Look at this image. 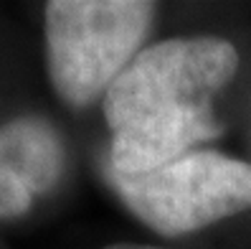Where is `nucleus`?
<instances>
[{
  "label": "nucleus",
  "mask_w": 251,
  "mask_h": 249,
  "mask_svg": "<svg viewBox=\"0 0 251 249\" xmlns=\"http://www.w3.org/2000/svg\"><path fill=\"white\" fill-rule=\"evenodd\" d=\"M104 249H160V247H147V244H112Z\"/></svg>",
  "instance_id": "5"
},
{
  "label": "nucleus",
  "mask_w": 251,
  "mask_h": 249,
  "mask_svg": "<svg viewBox=\"0 0 251 249\" xmlns=\"http://www.w3.org/2000/svg\"><path fill=\"white\" fill-rule=\"evenodd\" d=\"M61 163V140L46 120L28 114L0 127V219L25 214L36 194L53 188Z\"/></svg>",
  "instance_id": "4"
},
{
  "label": "nucleus",
  "mask_w": 251,
  "mask_h": 249,
  "mask_svg": "<svg viewBox=\"0 0 251 249\" xmlns=\"http://www.w3.org/2000/svg\"><path fill=\"white\" fill-rule=\"evenodd\" d=\"M239 51L218 36L168 38L129 61L104 94L112 173L137 175L221 135L213 97L236 77Z\"/></svg>",
  "instance_id": "1"
},
{
  "label": "nucleus",
  "mask_w": 251,
  "mask_h": 249,
  "mask_svg": "<svg viewBox=\"0 0 251 249\" xmlns=\"http://www.w3.org/2000/svg\"><path fill=\"white\" fill-rule=\"evenodd\" d=\"M145 0H51L46 3L49 77L71 107L97 102L129 66L152 23Z\"/></svg>",
  "instance_id": "2"
},
{
  "label": "nucleus",
  "mask_w": 251,
  "mask_h": 249,
  "mask_svg": "<svg viewBox=\"0 0 251 249\" xmlns=\"http://www.w3.org/2000/svg\"><path fill=\"white\" fill-rule=\"evenodd\" d=\"M117 194L145 226L190 234L251 209V166L221 153H185L137 175L112 173Z\"/></svg>",
  "instance_id": "3"
}]
</instances>
